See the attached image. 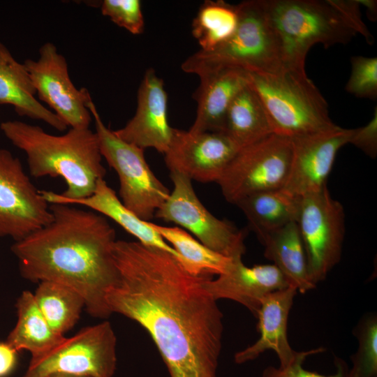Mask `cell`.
<instances>
[{"instance_id":"33","label":"cell","mask_w":377,"mask_h":377,"mask_svg":"<svg viewBox=\"0 0 377 377\" xmlns=\"http://www.w3.org/2000/svg\"><path fill=\"white\" fill-rule=\"evenodd\" d=\"M349 144L374 158L377 155V108H375L371 119L365 126L353 128Z\"/></svg>"},{"instance_id":"12","label":"cell","mask_w":377,"mask_h":377,"mask_svg":"<svg viewBox=\"0 0 377 377\" xmlns=\"http://www.w3.org/2000/svg\"><path fill=\"white\" fill-rule=\"evenodd\" d=\"M52 219L50 204L24 172L20 159L0 147V237L20 241Z\"/></svg>"},{"instance_id":"30","label":"cell","mask_w":377,"mask_h":377,"mask_svg":"<svg viewBox=\"0 0 377 377\" xmlns=\"http://www.w3.org/2000/svg\"><path fill=\"white\" fill-rule=\"evenodd\" d=\"M351 71L346 91L358 98L376 100L377 98V58L353 56Z\"/></svg>"},{"instance_id":"20","label":"cell","mask_w":377,"mask_h":377,"mask_svg":"<svg viewBox=\"0 0 377 377\" xmlns=\"http://www.w3.org/2000/svg\"><path fill=\"white\" fill-rule=\"evenodd\" d=\"M29 74L3 45H0V105L14 108L18 115L40 120L64 131L66 124L36 98Z\"/></svg>"},{"instance_id":"28","label":"cell","mask_w":377,"mask_h":377,"mask_svg":"<svg viewBox=\"0 0 377 377\" xmlns=\"http://www.w3.org/2000/svg\"><path fill=\"white\" fill-rule=\"evenodd\" d=\"M238 22L236 5L223 0H207L200 7L192 23V34L200 49L212 50L226 41Z\"/></svg>"},{"instance_id":"6","label":"cell","mask_w":377,"mask_h":377,"mask_svg":"<svg viewBox=\"0 0 377 377\" xmlns=\"http://www.w3.org/2000/svg\"><path fill=\"white\" fill-rule=\"evenodd\" d=\"M262 101L274 133L294 138L335 128L328 105L306 71L247 72Z\"/></svg>"},{"instance_id":"34","label":"cell","mask_w":377,"mask_h":377,"mask_svg":"<svg viewBox=\"0 0 377 377\" xmlns=\"http://www.w3.org/2000/svg\"><path fill=\"white\" fill-rule=\"evenodd\" d=\"M17 350L6 342H0V377L8 375L17 363Z\"/></svg>"},{"instance_id":"35","label":"cell","mask_w":377,"mask_h":377,"mask_svg":"<svg viewBox=\"0 0 377 377\" xmlns=\"http://www.w3.org/2000/svg\"><path fill=\"white\" fill-rule=\"evenodd\" d=\"M360 6L366 8L367 14L371 20H376L377 16V3L374 0H357Z\"/></svg>"},{"instance_id":"11","label":"cell","mask_w":377,"mask_h":377,"mask_svg":"<svg viewBox=\"0 0 377 377\" xmlns=\"http://www.w3.org/2000/svg\"><path fill=\"white\" fill-rule=\"evenodd\" d=\"M117 339L108 321L85 327L66 339L41 359L30 362L23 377L68 373L112 377L117 368Z\"/></svg>"},{"instance_id":"14","label":"cell","mask_w":377,"mask_h":377,"mask_svg":"<svg viewBox=\"0 0 377 377\" xmlns=\"http://www.w3.org/2000/svg\"><path fill=\"white\" fill-rule=\"evenodd\" d=\"M239 150L224 133L174 128L164 160L170 172L201 183H217Z\"/></svg>"},{"instance_id":"36","label":"cell","mask_w":377,"mask_h":377,"mask_svg":"<svg viewBox=\"0 0 377 377\" xmlns=\"http://www.w3.org/2000/svg\"><path fill=\"white\" fill-rule=\"evenodd\" d=\"M45 377H90V376L57 372V373L50 374Z\"/></svg>"},{"instance_id":"22","label":"cell","mask_w":377,"mask_h":377,"mask_svg":"<svg viewBox=\"0 0 377 377\" xmlns=\"http://www.w3.org/2000/svg\"><path fill=\"white\" fill-rule=\"evenodd\" d=\"M68 205H81L108 217L145 246L163 250L175 256H179L151 226V222L140 219L127 209L107 184L105 179H100L96 189L89 197L70 201Z\"/></svg>"},{"instance_id":"19","label":"cell","mask_w":377,"mask_h":377,"mask_svg":"<svg viewBox=\"0 0 377 377\" xmlns=\"http://www.w3.org/2000/svg\"><path fill=\"white\" fill-rule=\"evenodd\" d=\"M195 93L196 117L189 131L194 133L224 132L226 117L232 101L249 83L246 71L223 68L199 77Z\"/></svg>"},{"instance_id":"13","label":"cell","mask_w":377,"mask_h":377,"mask_svg":"<svg viewBox=\"0 0 377 377\" xmlns=\"http://www.w3.org/2000/svg\"><path fill=\"white\" fill-rule=\"evenodd\" d=\"M23 64L40 101L67 126L89 128L92 117L87 103L91 95L86 88L78 89L73 84L66 59L54 44L45 43L38 59H28Z\"/></svg>"},{"instance_id":"16","label":"cell","mask_w":377,"mask_h":377,"mask_svg":"<svg viewBox=\"0 0 377 377\" xmlns=\"http://www.w3.org/2000/svg\"><path fill=\"white\" fill-rule=\"evenodd\" d=\"M173 130L168 122V96L163 80L155 70L148 68L138 90L133 117L114 133L124 141L143 150L151 148L164 154Z\"/></svg>"},{"instance_id":"32","label":"cell","mask_w":377,"mask_h":377,"mask_svg":"<svg viewBox=\"0 0 377 377\" xmlns=\"http://www.w3.org/2000/svg\"><path fill=\"white\" fill-rule=\"evenodd\" d=\"M324 350L325 348L322 347L305 350L302 356L286 367L268 366L263 371L262 377H347L348 365L343 360L337 357H334L336 371L331 375H323L304 368L303 364L309 356L323 353Z\"/></svg>"},{"instance_id":"7","label":"cell","mask_w":377,"mask_h":377,"mask_svg":"<svg viewBox=\"0 0 377 377\" xmlns=\"http://www.w3.org/2000/svg\"><path fill=\"white\" fill-rule=\"evenodd\" d=\"M87 105L94 121L101 155L118 175L120 200L140 219L150 221L168 199L169 189L151 170L144 150L120 139L104 124L91 96Z\"/></svg>"},{"instance_id":"5","label":"cell","mask_w":377,"mask_h":377,"mask_svg":"<svg viewBox=\"0 0 377 377\" xmlns=\"http://www.w3.org/2000/svg\"><path fill=\"white\" fill-rule=\"evenodd\" d=\"M236 6L238 22L233 34L212 50L190 55L182 64L184 72L200 77L223 68L265 73L286 68L281 42L263 0H246Z\"/></svg>"},{"instance_id":"15","label":"cell","mask_w":377,"mask_h":377,"mask_svg":"<svg viewBox=\"0 0 377 377\" xmlns=\"http://www.w3.org/2000/svg\"><path fill=\"white\" fill-rule=\"evenodd\" d=\"M353 129L335 128L292 140L289 175L283 189L297 196L315 193L327 186L338 151L348 144Z\"/></svg>"},{"instance_id":"1","label":"cell","mask_w":377,"mask_h":377,"mask_svg":"<svg viewBox=\"0 0 377 377\" xmlns=\"http://www.w3.org/2000/svg\"><path fill=\"white\" fill-rule=\"evenodd\" d=\"M117 283L106 293L111 313L147 331L170 377H217L223 313L205 283L172 254L137 242L117 240Z\"/></svg>"},{"instance_id":"2","label":"cell","mask_w":377,"mask_h":377,"mask_svg":"<svg viewBox=\"0 0 377 377\" xmlns=\"http://www.w3.org/2000/svg\"><path fill=\"white\" fill-rule=\"evenodd\" d=\"M50 223L11 246L22 276L70 287L83 297L91 316L108 318L105 295L118 279L114 229L106 217L91 210L63 203L50 204Z\"/></svg>"},{"instance_id":"31","label":"cell","mask_w":377,"mask_h":377,"mask_svg":"<svg viewBox=\"0 0 377 377\" xmlns=\"http://www.w3.org/2000/svg\"><path fill=\"white\" fill-rule=\"evenodd\" d=\"M99 7L103 15L131 34L143 32L145 20L139 0H103Z\"/></svg>"},{"instance_id":"29","label":"cell","mask_w":377,"mask_h":377,"mask_svg":"<svg viewBox=\"0 0 377 377\" xmlns=\"http://www.w3.org/2000/svg\"><path fill=\"white\" fill-rule=\"evenodd\" d=\"M358 347L352 356L353 366L347 377H377V317L374 314L364 316L354 332Z\"/></svg>"},{"instance_id":"37","label":"cell","mask_w":377,"mask_h":377,"mask_svg":"<svg viewBox=\"0 0 377 377\" xmlns=\"http://www.w3.org/2000/svg\"><path fill=\"white\" fill-rule=\"evenodd\" d=\"M1 43H0V45H1Z\"/></svg>"},{"instance_id":"3","label":"cell","mask_w":377,"mask_h":377,"mask_svg":"<svg viewBox=\"0 0 377 377\" xmlns=\"http://www.w3.org/2000/svg\"><path fill=\"white\" fill-rule=\"evenodd\" d=\"M0 128L14 146L25 153L32 177H61L66 183L61 193L40 191L49 204H68L89 197L105 177L98 138L89 128H70L57 135L37 125L8 120L0 124Z\"/></svg>"},{"instance_id":"18","label":"cell","mask_w":377,"mask_h":377,"mask_svg":"<svg viewBox=\"0 0 377 377\" xmlns=\"http://www.w3.org/2000/svg\"><path fill=\"white\" fill-rule=\"evenodd\" d=\"M207 290L216 300L227 299L246 308L255 317L263 299L268 294L288 287L273 264H244L242 258L232 259L226 271L215 279L209 278Z\"/></svg>"},{"instance_id":"4","label":"cell","mask_w":377,"mask_h":377,"mask_svg":"<svg viewBox=\"0 0 377 377\" xmlns=\"http://www.w3.org/2000/svg\"><path fill=\"white\" fill-rule=\"evenodd\" d=\"M263 1L281 42L286 68L304 72L313 45L346 44L358 34L338 0Z\"/></svg>"},{"instance_id":"23","label":"cell","mask_w":377,"mask_h":377,"mask_svg":"<svg viewBox=\"0 0 377 377\" xmlns=\"http://www.w3.org/2000/svg\"><path fill=\"white\" fill-rule=\"evenodd\" d=\"M17 320L6 342L17 351L26 350L31 355L30 362L50 353L65 339L54 332L38 309L34 294L24 290L16 304Z\"/></svg>"},{"instance_id":"21","label":"cell","mask_w":377,"mask_h":377,"mask_svg":"<svg viewBox=\"0 0 377 377\" xmlns=\"http://www.w3.org/2000/svg\"><path fill=\"white\" fill-rule=\"evenodd\" d=\"M264 256L280 271L287 284L300 293L316 288L311 281L302 239L297 222H292L260 239Z\"/></svg>"},{"instance_id":"26","label":"cell","mask_w":377,"mask_h":377,"mask_svg":"<svg viewBox=\"0 0 377 377\" xmlns=\"http://www.w3.org/2000/svg\"><path fill=\"white\" fill-rule=\"evenodd\" d=\"M152 227L178 253L179 262L190 274L220 275L230 265L232 258L209 249L179 227H168L151 223Z\"/></svg>"},{"instance_id":"8","label":"cell","mask_w":377,"mask_h":377,"mask_svg":"<svg viewBox=\"0 0 377 377\" xmlns=\"http://www.w3.org/2000/svg\"><path fill=\"white\" fill-rule=\"evenodd\" d=\"M291 158V139L272 133L240 149L217 184L225 199L233 205L256 193L283 188Z\"/></svg>"},{"instance_id":"9","label":"cell","mask_w":377,"mask_h":377,"mask_svg":"<svg viewBox=\"0 0 377 377\" xmlns=\"http://www.w3.org/2000/svg\"><path fill=\"white\" fill-rule=\"evenodd\" d=\"M170 177L173 190L154 217L177 224L215 252L232 259L242 258L245 232L214 216L197 196L189 178L177 172H170Z\"/></svg>"},{"instance_id":"17","label":"cell","mask_w":377,"mask_h":377,"mask_svg":"<svg viewBox=\"0 0 377 377\" xmlns=\"http://www.w3.org/2000/svg\"><path fill=\"white\" fill-rule=\"evenodd\" d=\"M297 290L287 287L267 295L262 300L256 318L258 319V340L234 356L236 364H244L257 359L267 350L275 352L279 367H286L302 356L304 351L291 347L287 335L288 316Z\"/></svg>"},{"instance_id":"24","label":"cell","mask_w":377,"mask_h":377,"mask_svg":"<svg viewBox=\"0 0 377 377\" xmlns=\"http://www.w3.org/2000/svg\"><path fill=\"white\" fill-rule=\"evenodd\" d=\"M301 197L283 188L247 195L235 203L259 240L292 222H297Z\"/></svg>"},{"instance_id":"10","label":"cell","mask_w":377,"mask_h":377,"mask_svg":"<svg viewBox=\"0 0 377 377\" xmlns=\"http://www.w3.org/2000/svg\"><path fill=\"white\" fill-rule=\"evenodd\" d=\"M297 224L305 249L309 277L316 286L341 260L345 235L343 207L325 186L301 197Z\"/></svg>"},{"instance_id":"27","label":"cell","mask_w":377,"mask_h":377,"mask_svg":"<svg viewBox=\"0 0 377 377\" xmlns=\"http://www.w3.org/2000/svg\"><path fill=\"white\" fill-rule=\"evenodd\" d=\"M33 294L47 323L54 332L62 335L76 324L85 307L80 294L61 283L40 282Z\"/></svg>"},{"instance_id":"25","label":"cell","mask_w":377,"mask_h":377,"mask_svg":"<svg viewBox=\"0 0 377 377\" xmlns=\"http://www.w3.org/2000/svg\"><path fill=\"white\" fill-rule=\"evenodd\" d=\"M223 133L239 149L274 133L265 108L249 82L229 106Z\"/></svg>"}]
</instances>
